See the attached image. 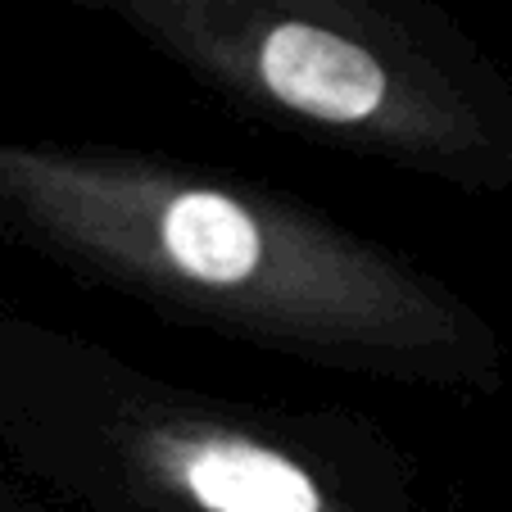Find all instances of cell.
Instances as JSON below:
<instances>
[{"label": "cell", "mask_w": 512, "mask_h": 512, "mask_svg": "<svg viewBox=\"0 0 512 512\" xmlns=\"http://www.w3.org/2000/svg\"><path fill=\"white\" fill-rule=\"evenodd\" d=\"M159 467L204 512H322L318 481L245 435H168Z\"/></svg>", "instance_id": "obj_3"}, {"label": "cell", "mask_w": 512, "mask_h": 512, "mask_svg": "<svg viewBox=\"0 0 512 512\" xmlns=\"http://www.w3.org/2000/svg\"><path fill=\"white\" fill-rule=\"evenodd\" d=\"M259 87L277 105L336 127L377 118L390 100V73L368 46L318 23H277L254 55Z\"/></svg>", "instance_id": "obj_2"}, {"label": "cell", "mask_w": 512, "mask_h": 512, "mask_svg": "<svg viewBox=\"0 0 512 512\" xmlns=\"http://www.w3.org/2000/svg\"><path fill=\"white\" fill-rule=\"evenodd\" d=\"M0 200L82 250L272 318L363 327L395 313L386 272L213 186L0 150Z\"/></svg>", "instance_id": "obj_1"}]
</instances>
